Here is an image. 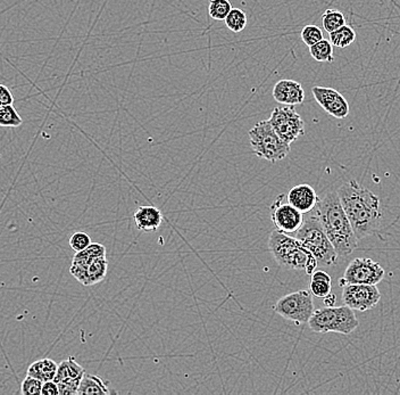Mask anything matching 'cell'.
<instances>
[{
	"label": "cell",
	"mask_w": 400,
	"mask_h": 395,
	"mask_svg": "<svg viewBox=\"0 0 400 395\" xmlns=\"http://www.w3.org/2000/svg\"><path fill=\"white\" fill-rule=\"evenodd\" d=\"M309 290L313 294V297H318V299H324L331 294L332 281L329 274L323 270H315L311 275Z\"/></svg>",
	"instance_id": "obj_19"
},
{
	"label": "cell",
	"mask_w": 400,
	"mask_h": 395,
	"mask_svg": "<svg viewBox=\"0 0 400 395\" xmlns=\"http://www.w3.org/2000/svg\"><path fill=\"white\" fill-rule=\"evenodd\" d=\"M322 24L325 31H336L346 24L345 15L340 10H327L322 16Z\"/></svg>",
	"instance_id": "obj_24"
},
{
	"label": "cell",
	"mask_w": 400,
	"mask_h": 395,
	"mask_svg": "<svg viewBox=\"0 0 400 395\" xmlns=\"http://www.w3.org/2000/svg\"><path fill=\"white\" fill-rule=\"evenodd\" d=\"M337 193L358 241L373 235L381 223L380 198L356 180L346 182Z\"/></svg>",
	"instance_id": "obj_1"
},
{
	"label": "cell",
	"mask_w": 400,
	"mask_h": 395,
	"mask_svg": "<svg viewBox=\"0 0 400 395\" xmlns=\"http://www.w3.org/2000/svg\"><path fill=\"white\" fill-rule=\"evenodd\" d=\"M317 104L336 119H346L349 114V104L338 90L329 87L315 86L311 89Z\"/></svg>",
	"instance_id": "obj_12"
},
{
	"label": "cell",
	"mask_w": 400,
	"mask_h": 395,
	"mask_svg": "<svg viewBox=\"0 0 400 395\" xmlns=\"http://www.w3.org/2000/svg\"><path fill=\"white\" fill-rule=\"evenodd\" d=\"M14 96L8 87L0 84V105H13Z\"/></svg>",
	"instance_id": "obj_30"
},
{
	"label": "cell",
	"mask_w": 400,
	"mask_h": 395,
	"mask_svg": "<svg viewBox=\"0 0 400 395\" xmlns=\"http://www.w3.org/2000/svg\"><path fill=\"white\" fill-rule=\"evenodd\" d=\"M91 244V238L84 232H74L70 238V246L72 250L77 253L81 251L86 250V247Z\"/></svg>",
	"instance_id": "obj_29"
},
{
	"label": "cell",
	"mask_w": 400,
	"mask_h": 395,
	"mask_svg": "<svg viewBox=\"0 0 400 395\" xmlns=\"http://www.w3.org/2000/svg\"><path fill=\"white\" fill-rule=\"evenodd\" d=\"M23 124V119L13 105H0V127L17 128Z\"/></svg>",
	"instance_id": "obj_23"
},
{
	"label": "cell",
	"mask_w": 400,
	"mask_h": 395,
	"mask_svg": "<svg viewBox=\"0 0 400 395\" xmlns=\"http://www.w3.org/2000/svg\"><path fill=\"white\" fill-rule=\"evenodd\" d=\"M336 297L333 294H329L327 297H324V304L327 306H333L336 304Z\"/></svg>",
	"instance_id": "obj_32"
},
{
	"label": "cell",
	"mask_w": 400,
	"mask_h": 395,
	"mask_svg": "<svg viewBox=\"0 0 400 395\" xmlns=\"http://www.w3.org/2000/svg\"><path fill=\"white\" fill-rule=\"evenodd\" d=\"M385 275V269L379 263L367 258H357L348 264L339 284L341 288L347 284L378 285Z\"/></svg>",
	"instance_id": "obj_9"
},
{
	"label": "cell",
	"mask_w": 400,
	"mask_h": 395,
	"mask_svg": "<svg viewBox=\"0 0 400 395\" xmlns=\"http://www.w3.org/2000/svg\"><path fill=\"white\" fill-rule=\"evenodd\" d=\"M224 23L230 31L234 32V33H239V32L243 31L246 29V13L239 10V8H232L231 12L229 13V15L224 20Z\"/></svg>",
	"instance_id": "obj_25"
},
{
	"label": "cell",
	"mask_w": 400,
	"mask_h": 395,
	"mask_svg": "<svg viewBox=\"0 0 400 395\" xmlns=\"http://www.w3.org/2000/svg\"><path fill=\"white\" fill-rule=\"evenodd\" d=\"M57 368H59V364H56L52 359H40V360H37V362L30 364L26 375L36 377V378L40 380L41 382L45 383V382H48V380H55Z\"/></svg>",
	"instance_id": "obj_18"
},
{
	"label": "cell",
	"mask_w": 400,
	"mask_h": 395,
	"mask_svg": "<svg viewBox=\"0 0 400 395\" xmlns=\"http://www.w3.org/2000/svg\"><path fill=\"white\" fill-rule=\"evenodd\" d=\"M309 53L311 57L322 63H332L333 59V45L328 39H322L313 46L309 47Z\"/></svg>",
	"instance_id": "obj_22"
},
{
	"label": "cell",
	"mask_w": 400,
	"mask_h": 395,
	"mask_svg": "<svg viewBox=\"0 0 400 395\" xmlns=\"http://www.w3.org/2000/svg\"><path fill=\"white\" fill-rule=\"evenodd\" d=\"M286 198L293 207L304 214H309L311 211L314 210L320 201L314 188L307 184L295 186L293 188L290 189Z\"/></svg>",
	"instance_id": "obj_15"
},
{
	"label": "cell",
	"mask_w": 400,
	"mask_h": 395,
	"mask_svg": "<svg viewBox=\"0 0 400 395\" xmlns=\"http://www.w3.org/2000/svg\"><path fill=\"white\" fill-rule=\"evenodd\" d=\"M231 10L232 5L229 0H210L208 13L215 21H224Z\"/></svg>",
	"instance_id": "obj_26"
},
{
	"label": "cell",
	"mask_w": 400,
	"mask_h": 395,
	"mask_svg": "<svg viewBox=\"0 0 400 395\" xmlns=\"http://www.w3.org/2000/svg\"><path fill=\"white\" fill-rule=\"evenodd\" d=\"M268 121L281 139L290 145L305 135V122L293 106L274 108Z\"/></svg>",
	"instance_id": "obj_8"
},
{
	"label": "cell",
	"mask_w": 400,
	"mask_h": 395,
	"mask_svg": "<svg viewBox=\"0 0 400 395\" xmlns=\"http://www.w3.org/2000/svg\"><path fill=\"white\" fill-rule=\"evenodd\" d=\"M273 98L279 104L290 106L299 105L305 100V91L302 84L297 81L284 79L274 86Z\"/></svg>",
	"instance_id": "obj_14"
},
{
	"label": "cell",
	"mask_w": 400,
	"mask_h": 395,
	"mask_svg": "<svg viewBox=\"0 0 400 395\" xmlns=\"http://www.w3.org/2000/svg\"><path fill=\"white\" fill-rule=\"evenodd\" d=\"M113 391L109 389V382L102 380V377L95 375L84 374L81 380L77 394H111Z\"/></svg>",
	"instance_id": "obj_17"
},
{
	"label": "cell",
	"mask_w": 400,
	"mask_h": 395,
	"mask_svg": "<svg viewBox=\"0 0 400 395\" xmlns=\"http://www.w3.org/2000/svg\"><path fill=\"white\" fill-rule=\"evenodd\" d=\"M313 211L339 257L351 255L357 248L358 239L342 207L338 193H328Z\"/></svg>",
	"instance_id": "obj_2"
},
{
	"label": "cell",
	"mask_w": 400,
	"mask_h": 395,
	"mask_svg": "<svg viewBox=\"0 0 400 395\" xmlns=\"http://www.w3.org/2000/svg\"><path fill=\"white\" fill-rule=\"evenodd\" d=\"M300 38L306 46L311 47L323 39V31L317 25H306L300 32Z\"/></svg>",
	"instance_id": "obj_27"
},
{
	"label": "cell",
	"mask_w": 400,
	"mask_h": 395,
	"mask_svg": "<svg viewBox=\"0 0 400 395\" xmlns=\"http://www.w3.org/2000/svg\"><path fill=\"white\" fill-rule=\"evenodd\" d=\"M137 228L142 232H154L163 223V214L157 207L145 205L139 207L133 214Z\"/></svg>",
	"instance_id": "obj_16"
},
{
	"label": "cell",
	"mask_w": 400,
	"mask_h": 395,
	"mask_svg": "<svg viewBox=\"0 0 400 395\" xmlns=\"http://www.w3.org/2000/svg\"><path fill=\"white\" fill-rule=\"evenodd\" d=\"M84 374V368L77 364L73 357L61 362L54 380L59 385V393L62 395L77 394Z\"/></svg>",
	"instance_id": "obj_13"
},
{
	"label": "cell",
	"mask_w": 400,
	"mask_h": 395,
	"mask_svg": "<svg viewBox=\"0 0 400 395\" xmlns=\"http://www.w3.org/2000/svg\"><path fill=\"white\" fill-rule=\"evenodd\" d=\"M293 236L314 255L318 267H331L336 264L339 254L328 238L314 211L306 214L304 223Z\"/></svg>",
	"instance_id": "obj_4"
},
{
	"label": "cell",
	"mask_w": 400,
	"mask_h": 395,
	"mask_svg": "<svg viewBox=\"0 0 400 395\" xmlns=\"http://www.w3.org/2000/svg\"><path fill=\"white\" fill-rule=\"evenodd\" d=\"M108 262L106 257L98 258L93 260L86 268V277H84V286H93L105 279L107 275Z\"/></svg>",
	"instance_id": "obj_20"
},
{
	"label": "cell",
	"mask_w": 400,
	"mask_h": 395,
	"mask_svg": "<svg viewBox=\"0 0 400 395\" xmlns=\"http://www.w3.org/2000/svg\"><path fill=\"white\" fill-rule=\"evenodd\" d=\"M248 135L252 149L259 158L274 163L284 160L290 153V144L281 139L268 120L256 124Z\"/></svg>",
	"instance_id": "obj_6"
},
{
	"label": "cell",
	"mask_w": 400,
	"mask_h": 395,
	"mask_svg": "<svg viewBox=\"0 0 400 395\" xmlns=\"http://www.w3.org/2000/svg\"><path fill=\"white\" fill-rule=\"evenodd\" d=\"M308 326L315 333H338L349 335L357 329L360 321L349 306H325L315 310Z\"/></svg>",
	"instance_id": "obj_5"
},
{
	"label": "cell",
	"mask_w": 400,
	"mask_h": 395,
	"mask_svg": "<svg viewBox=\"0 0 400 395\" xmlns=\"http://www.w3.org/2000/svg\"><path fill=\"white\" fill-rule=\"evenodd\" d=\"M43 382L36 377L26 375L21 385V393L23 395L41 394Z\"/></svg>",
	"instance_id": "obj_28"
},
{
	"label": "cell",
	"mask_w": 400,
	"mask_h": 395,
	"mask_svg": "<svg viewBox=\"0 0 400 395\" xmlns=\"http://www.w3.org/2000/svg\"><path fill=\"white\" fill-rule=\"evenodd\" d=\"M273 310L275 313L295 325L308 324L314 313V301L311 290H298L281 297Z\"/></svg>",
	"instance_id": "obj_7"
},
{
	"label": "cell",
	"mask_w": 400,
	"mask_h": 395,
	"mask_svg": "<svg viewBox=\"0 0 400 395\" xmlns=\"http://www.w3.org/2000/svg\"><path fill=\"white\" fill-rule=\"evenodd\" d=\"M268 248L279 266L288 270L305 271L311 276L318 268L314 255L302 243L280 230H273L268 237Z\"/></svg>",
	"instance_id": "obj_3"
},
{
	"label": "cell",
	"mask_w": 400,
	"mask_h": 395,
	"mask_svg": "<svg viewBox=\"0 0 400 395\" xmlns=\"http://www.w3.org/2000/svg\"><path fill=\"white\" fill-rule=\"evenodd\" d=\"M330 41L332 43L333 47L344 50L356 41V32H355L354 29L351 28V25L345 24L336 31L330 33Z\"/></svg>",
	"instance_id": "obj_21"
},
{
	"label": "cell",
	"mask_w": 400,
	"mask_h": 395,
	"mask_svg": "<svg viewBox=\"0 0 400 395\" xmlns=\"http://www.w3.org/2000/svg\"><path fill=\"white\" fill-rule=\"evenodd\" d=\"M271 219L275 229L293 236L304 223V214L288 202L286 194H280L270 207Z\"/></svg>",
	"instance_id": "obj_10"
},
{
	"label": "cell",
	"mask_w": 400,
	"mask_h": 395,
	"mask_svg": "<svg viewBox=\"0 0 400 395\" xmlns=\"http://www.w3.org/2000/svg\"><path fill=\"white\" fill-rule=\"evenodd\" d=\"M380 299L381 293L376 285L347 284L342 288V302L354 311L372 310Z\"/></svg>",
	"instance_id": "obj_11"
},
{
	"label": "cell",
	"mask_w": 400,
	"mask_h": 395,
	"mask_svg": "<svg viewBox=\"0 0 400 395\" xmlns=\"http://www.w3.org/2000/svg\"><path fill=\"white\" fill-rule=\"evenodd\" d=\"M41 394L59 395V385H57L55 380H48V382H45L43 385V389H41Z\"/></svg>",
	"instance_id": "obj_31"
}]
</instances>
